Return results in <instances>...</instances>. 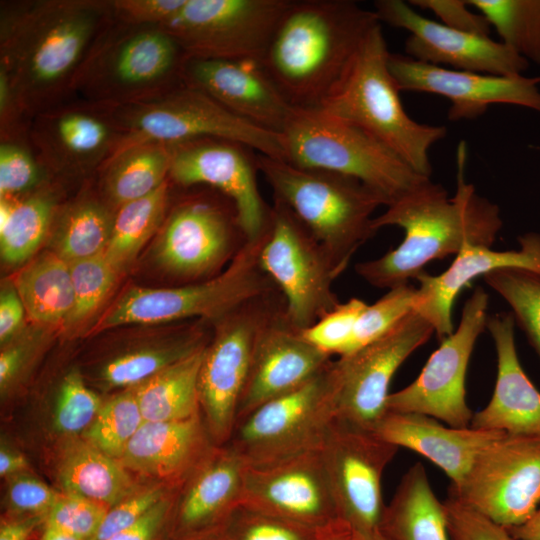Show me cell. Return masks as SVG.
Here are the masks:
<instances>
[{"label": "cell", "instance_id": "6da1fadb", "mask_svg": "<svg viewBox=\"0 0 540 540\" xmlns=\"http://www.w3.org/2000/svg\"><path fill=\"white\" fill-rule=\"evenodd\" d=\"M110 1L33 0L1 4L0 70L28 121L60 104L102 30Z\"/></svg>", "mask_w": 540, "mask_h": 540}, {"label": "cell", "instance_id": "7a4b0ae2", "mask_svg": "<svg viewBox=\"0 0 540 540\" xmlns=\"http://www.w3.org/2000/svg\"><path fill=\"white\" fill-rule=\"evenodd\" d=\"M467 156V144L462 140L456 151L453 197L429 179L374 217L376 232L398 226L405 235L397 248L355 265L362 279L374 287L390 289L416 279L429 262L456 256L466 245L492 246L503 224L500 211L467 183Z\"/></svg>", "mask_w": 540, "mask_h": 540}, {"label": "cell", "instance_id": "3957f363", "mask_svg": "<svg viewBox=\"0 0 540 540\" xmlns=\"http://www.w3.org/2000/svg\"><path fill=\"white\" fill-rule=\"evenodd\" d=\"M378 23L355 1L290 0L259 63L291 106L319 108Z\"/></svg>", "mask_w": 540, "mask_h": 540}, {"label": "cell", "instance_id": "277c9868", "mask_svg": "<svg viewBox=\"0 0 540 540\" xmlns=\"http://www.w3.org/2000/svg\"><path fill=\"white\" fill-rule=\"evenodd\" d=\"M390 52L381 24L364 38L345 75L319 109L372 135L418 174L431 178V147L447 129L420 123L405 111L389 70Z\"/></svg>", "mask_w": 540, "mask_h": 540}, {"label": "cell", "instance_id": "5b68a950", "mask_svg": "<svg viewBox=\"0 0 540 540\" xmlns=\"http://www.w3.org/2000/svg\"><path fill=\"white\" fill-rule=\"evenodd\" d=\"M258 169L274 199L286 204L325 249L337 271L376 231L384 201L362 182L331 171L304 169L258 153Z\"/></svg>", "mask_w": 540, "mask_h": 540}, {"label": "cell", "instance_id": "8992f818", "mask_svg": "<svg viewBox=\"0 0 540 540\" xmlns=\"http://www.w3.org/2000/svg\"><path fill=\"white\" fill-rule=\"evenodd\" d=\"M281 135L286 162L354 178L386 207L431 179L361 128L319 108L293 107Z\"/></svg>", "mask_w": 540, "mask_h": 540}, {"label": "cell", "instance_id": "52a82bcc", "mask_svg": "<svg viewBox=\"0 0 540 540\" xmlns=\"http://www.w3.org/2000/svg\"><path fill=\"white\" fill-rule=\"evenodd\" d=\"M186 53L160 27L112 20L98 35L71 87L85 102L122 104L183 84Z\"/></svg>", "mask_w": 540, "mask_h": 540}, {"label": "cell", "instance_id": "ba28073f", "mask_svg": "<svg viewBox=\"0 0 540 540\" xmlns=\"http://www.w3.org/2000/svg\"><path fill=\"white\" fill-rule=\"evenodd\" d=\"M93 105L106 114L121 134L111 157L141 143L176 144L198 138H220L243 143L259 154L285 161L281 134L253 125L184 83L141 100Z\"/></svg>", "mask_w": 540, "mask_h": 540}, {"label": "cell", "instance_id": "9c48e42d", "mask_svg": "<svg viewBox=\"0 0 540 540\" xmlns=\"http://www.w3.org/2000/svg\"><path fill=\"white\" fill-rule=\"evenodd\" d=\"M267 232L255 241H247L214 277L172 288H129L103 312L90 332L191 317L215 323L237 307L276 292L277 286L259 261Z\"/></svg>", "mask_w": 540, "mask_h": 540}, {"label": "cell", "instance_id": "30bf717a", "mask_svg": "<svg viewBox=\"0 0 540 540\" xmlns=\"http://www.w3.org/2000/svg\"><path fill=\"white\" fill-rule=\"evenodd\" d=\"M259 261L282 292L286 319L295 329L312 326L340 303L332 288L340 273L306 226L277 199Z\"/></svg>", "mask_w": 540, "mask_h": 540}, {"label": "cell", "instance_id": "8fae6325", "mask_svg": "<svg viewBox=\"0 0 540 540\" xmlns=\"http://www.w3.org/2000/svg\"><path fill=\"white\" fill-rule=\"evenodd\" d=\"M327 367L306 384L262 404L237 422L227 446L246 465L320 450L337 419Z\"/></svg>", "mask_w": 540, "mask_h": 540}, {"label": "cell", "instance_id": "7c38bea8", "mask_svg": "<svg viewBox=\"0 0 540 540\" xmlns=\"http://www.w3.org/2000/svg\"><path fill=\"white\" fill-rule=\"evenodd\" d=\"M275 293L253 299L214 323L215 335L205 347L198 391L205 426L215 443H227L235 427L257 336L281 306Z\"/></svg>", "mask_w": 540, "mask_h": 540}, {"label": "cell", "instance_id": "4fadbf2b", "mask_svg": "<svg viewBox=\"0 0 540 540\" xmlns=\"http://www.w3.org/2000/svg\"><path fill=\"white\" fill-rule=\"evenodd\" d=\"M449 493L505 528L521 525L540 506V435L504 433Z\"/></svg>", "mask_w": 540, "mask_h": 540}, {"label": "cell", "instance_id": "5bb4252c", "mask_svg": "<svg viewBox=\"0 0 540 540\" xmlns=\"http://www.w3.org/2000/svg\"><path fill=\"white\" fill-rule=\"evenodd\" d=\"M433 333L432 325L413 310L379 339L331 360L327 376L337 418L371 429L387 410L396 371Z\"/></svg>", "mask_w": 540, "mask_h": 540}, {"label": "cell", "instance_id": "9a60e30c", "mask_svg": "<svg viewBox=\"0 0 540 540\" xmlns=\"http://www.w3.org/2000/svg\"><path fill=\"white\" fill-rule=\"evenodd\" d=\"M290 0H186L160 27L188 57L259 61Z\"/></svg>", "mask_w": 540, "mask_h": 540}, {"label": "cell", "instance_id": "2e32d148", "mask_svg": "<svg viewBox=\"0 0 540 540\" xmlns=\"http://www.w3.org/2000/svg\"><path fill=\"white\" fill-rule=\"evenodd\" d=\"M488 303V294L477 287L464 304L457 329L441 340L412 383L390 393L386 411L418 413L452 427H470L474 414L466 402V372L487 324Z\"/></svg>", "mask_w": 540, "mask_h": 540}, {"label": "cell", "instance_id": "e0dca14e", "mask_svg": "<svg viewBox=\"0 0 540 540\" xmlns=\"http://www.w3.org/2000/svg\"><path fill=\"white\" fill-rule=\"evenodd\" d=\"M398 450L369 428L334 421L320 453L339 519L354 532L379 529L382 477Z\"/></svg>", "mask_w": 540, "mask_h": 540}, {"label": "cell", "instance_id": "ac0fdd59", "mask_svg": "<svg viewBox=\"0 0 540 540\" xmlns=\"http://www.w3.org/2000/svg\"><path fill=\"white\" fill-rule=\"evenodd\" d=\"M159 231L157 262L185 279L218 275L247 242L232 202L201 197L179 203Z\"/></svg>", "mask_w": 540, "mask_h": 540}, {"label": "cell", "instance_id": "d6986e66", "mask_svg": "<svg viewBox=\"0 0 540 540\" xmlns=\"http://www.w3.org/2000/svg\"><path fill=\"white\" fill-rule=\"evenodd\" d=\"M254 151L228 139H192L173 144L169 171V178L181 187L205 184L230 199L247 241L261 238L271 218V207L258 189Z\"/></svg>", "mask_w": 540, "mask_h": 540}, {"label": "cell", "instance_id": "ffe728a7", "mask_svg": "<svg viewBox=\"0 0 540 540\" xmlns=\"http://www.w3.org/2000/svg\"><path fill=\"white\" fill-rule=\"evenodd\" d=\"M380 22L409 32L406 55L414 60L451 69L493 75H521L529 61L489 36L449 28L431 20L402 0H377Z\"/></svg>", "mask_w": 540, "mask_h": 540}, {"label": "cell", "instance_id": "44dd1931", "mask_svg": "<svg viewBox=\"0 0 540 540\" xmlns=\"http://www.w3.org/2000/svg\"><path fill=\"white\" fill-rule=\"evenodd\" d=\"M240 504L317 530L339 520L320 450L246 465Z\"/></svg>", "mask_w": 540, "mask_h": 540}, {"label": "cell", "instance_id": "7402d4cb", "mask_svg": "<svg viewBox=\"0 0 540 540\" xmlns=\"http://www.w3.org/2000/svg\"><path fill=\"white\" fill-rule=\"evenodd\" d=\"M389 70L400 91L443 96L450 121L475 119L493 104L523 106L540 113V76L493 75L445 68L390 53Z\"/></svg>", "mask_w": 540, "mask_h": 540}, {"label": "cell", "instance_id": "603a6c76", "mask_svg": "<svg viewBox=\"0 0 540 540\" xmlns=\"http://www.w3.org/2000/svg\"><path fill=\"white\" fill-rule=\"evenodd\" d=\"M27 136L45 169L69 176L101 169L114 154L121 134L93 104H58L36 113Z\"/></svg>", "mask_w": 540, "mask_h": 540}, {"label": "cell", "instance_id": "cb8c5ba5", "mask_svg": "<svg viewBox=\"0 0 540 540\" xmlns=\"http://www.w3.org/2000/svg\"><path fill=\"white\" fill-rule=\"evenodd\" d=\"M330 361V356L308 342L288 322L283 304L271 314L257 336L236 423L262 404L306 384Z\"/></svg>", "mask_w": 540, "mask_h": 540}, {"label": "cell", "instance_id": "d4e9b609", "mask_svg": "<svg viewBox=\"0 0 540 540\" xmlns=\"http://www.w3.org/2000/svg\"><path fill=\"white\" fill-rule=\"evenodd\" d=\"M182 81L240 118L277 134H282L293 110L256 60L187 57Z\"/></svg>", "mask_w": 540, "mask_h": 540}, {"label": "cell", "instance_id": "484cf974", "mask_svg": "<svg viewBox=\"0 0 540 540\" xmlns=\"http://www.w3.org/2000/svg\"><path fill=\"white\" fill-rule=\"evenodd\" d=\"M519 250L496 251L491 247L466 245L441 274L422 273L414 311L433 327L442 340L452 334V307L460 291L472 280L500 269H521L540 275V235L528 233L518 238Z\"/></svg>", "mask_w": 540, "mask_h": 540}, {"label": "cell", "instance_id": "4316f807", "mask_svg": "<svg viewBox=\"0 0 540 540\" xmlns=\"http://www.w3.org/2000/svg\"><path fill=\"white\" fill-rule=\"evenodd\" d=\"M511 313L490 316L486 327L497 354V377L489 403L473 415L470 427L509 434L540 435V391L519 361Z\"/></svg>", "mask_w": 540, "mask_h": 540}, {"label": "cell", "instance_id": "83f0119b", "mask_svg": "<svg viewBox=\"0 0 540 540\" xmlns=\"http://www.w3.org/2000/svg\"><path fill=\"white\" fill-rule=\"evenodd\" d=\"M383 440L411 449L438 466L452 481L461 484L478 454L505 432L457 428L418 413L386 411L371 427Z\"/></svg>", "mask_w": 540, "mask_h": 540}, {"label": "cell", "instance_id": "f1b7e54d", "mask_svg": "<svg viewBox=\"0 0 540 540\" xmlns=\"http://www.w3.org/2000/svg\"><path fill=\"white\" fill-rule=\"evenodd\" d=\"M245 467L228 446L197 465L172 519L171 535L221 526L241 503Z\"/></svg>", "mask_w": 540, "mask_h": 540}, {"label": "cell", "instance_id": "f546056e", "mask_svg": "<svg viewBox=\"0 0 540 540\" xmlns=\"http://www.w3.org/2000/svg\"><path fill=\"white\" fill-rule=\"evenodd\" d=\"M204 448L199 414L177 421H144L119 460L141 472L175 476L195 468Z\"/></svg>", "mask_w": 540, "mask_h": 540}, {"label": "cell", "instance_id": "4dcf8cb0", "mask_svg": "<svg viewBox=\"0 0 540 540\" xmlns=\"http://www.w3.org/2000/svg\"><path fill=\"white\" fill-rule=\"evenodd\" d=\"M379 529L391 540H450L443 502L435 496L421 463L403 475L385 505Z\"/></svg>", "mask_w": 540, "mask_h": 540}, {"label": "cell", "instance_id": "1f68e13d", "mask_svg": "<svg viewBox=\"0 0 540 540\" xmlns=\"http://www.w3.org/2000/svg\"><path fill=\"white\" fill-rule=\"evenodd\" d=\"M25 311L43 326L64 325L74 303L70 264L56 252H45L11 280Z\"/></svg>", "mask_w": 540, "mask_h": 540}, {"label": "cell", "instance_id": "d6a6232c", "mask_svg": "<svg viewBox=\"0 0 540 540\" xmlns=\"http://www.w3.org/2000/svg\"><path fill=\"white\" fill-rule=\"evenodd\" d=\"M173 144L147 142L111 157L101 168L105 201L115 210L158 189L169 177Z\"/></svg>", "mask_w": 540, "mask_h": 540}, {"label": "cell", "instance_id": "836d02e7", "mask_svg": "<svg viewBox=\"0 0 540 540\" xmlns=\"http://www.w3.org/2000/svg\"><path fill=\"white\" fill-rule=\"evenodd\" d=\"M58 473L66 494L109 508L133 493L131 479L122 465L88 442L73 443L66 448Z\"/></svg>", "mask_w": 540, "mask_h": 540}, {"label": "cell", "instance_id": "e575fe53", "mask_svg": "<svg viewBox=\"0 0 540 540\" xmlns=\"http://www.w3.org/2000/svg\"><path fill=\"white\" fill-rule=\"evenodd\" d=\"M205 347L170 365L134 391L144 421H177L199 413V372Z\"/></svg>", "mask_w": 540, "mask_h": 540}, {"label": "cell", "instance_id": "d590c367", "mask_svg": "<svg viewBox=\"0 0 540 540\" xmlns=\"http://www.w3.org/2000/svg\"><path fill=\"white\" fill-rule=\"evenodd\" d=\"M57 213L55 195L37 190L17 200L1 199L0 253L6 264L18 265L37 251L47 237Z\"/></svg>", "mask_w": 540, "mask_h": 540}, {"label": "cell", "instance_id": "8d00e7d4", "mask_svg": "<svg viewBox=\"0 0 540 540\" xmlns=\"http://www.w3.org/2000/svg\"><path fill=\"white\" fill-rule=\"evenodd\" d=\"M116 211L106 201L81 197L58 217L54 252L68 263L92 258L105 252Z\"/></svg>", "mask_w": 540, "mask_h": 540}, {"label": "cell", "instance_id": "74e56055", "mask_svg": "<svg viewBox=\"0 0 540 540\" xmlns=\"http://www.w3.org/2000/svg\"><path fill=\"white\" fill-rule=\"evenodd\" d=\"M168 192L169 183L166 181L149 195L116 209L104 255L120 273L134 261L156 231L161 229L165 221Z\"/></svg>", "mask_w": 540, "mask_h": 540}, {"label": "cell", "instance_id": "f35d334b", "mask_svg": "<svg viewBox=\"0 0 540 540\" xmlns=\"http://www.w3.org/2000/svg\"><path fill=\"white\" fill-rule=\"evenodd\" d=\"M205 345L201 326L189 325L157 348L135 350L111 360L103 367L101 378L109 387L138 386Z\"/></svg>", "mask_w": 540, "mask_h": 540}, {"label": "cell", "instance_id": "ab89813d", "mask_svg": "<svg viewBox=\"0 0 540 540\" xmlns=\"http://www.w3.org/2000/svg\"><path fill=\"white\" fill-rule=\"evenodd\" d=\"M494 27L501 42L540 64V0H467Z\"/></svg>", "mask_w": 540, "mask_h": 540}, {"label": "cell", "instance_id": "60d3db41", "mask_svg": "<svg viewBox=\"0 0 540 540\" xmlns=\"http://www.w3.org/2000/svg\"><path fill=\"white\" fill-rule=\"evenodd\" d=\"M483 279L510 305L514 319L540 358V275L521 269H500Z\"/></svg>", "mask_w": 540, "mask_h": 540}, {"label": "cell", "instance_id": "b9f144b4", "mask_svg": "<svg viewBox=\"0 0 540 540\" xmlns=\"http://www.w3.org/2000/svg\"><path fill=\"white\" fill-rule=\"evenodd\" d=\"M143 422L135 392H125L102 405L84 435L86 442L119 459Z\"/></svg>", "mask_w": 540, "mask_h": 540}, {"label": "cell", "instance_id": "7bdbcfd3", "mask_svg": "<svg viewBox=\"0 0 540 540\" xmlns=\"http://www.w3.org/2000/svg\"><path fill=\"white\" fill-rule=\"evenodd\" d=\"M69 264L74 303L63 326L73 329L84 324L98 310L114 287L120 272L104 253Z\"/></svg>", "mask_w": 540, "mask_h": 540}, {"label": "cell", "instance_id": "ee69618b", "mask_svg": "<svg viewBox=\"0 0 540 540\" xmlns=\"http://www.w3.org/2000/svg\"><path fill=\"white\" fill-rule=\"evenodd\" d=\"M317 535V529L242 504L221 528V540H317Z\"/></svg>", "mask_w": 540, "mask_h": 540}, {"label": "cell", "instance_id": "f6af8a7d", "mask_svg": "<svg viewBox=\"0 0 540 540\" xmlns=\"http://www.w3.org/2000/svg\"><path fill=\"white\" fill-rule=\"evenodd\" d=\"M417 289L407 284L390 288L372 305H367L355 325L347 354L379 339L414 310ZM345 354V355H347Z\"/></svg>", "mask_w": 540, "mask_h": 540}, {"label": "cell", "instance_id": "bcb514c9", "mask_svg": "<svg viewBox=\"0 0 540 540\" xmlns=\"http://www.w3.org/2000/svg\"><path fill=\"white\" fill-rule=\"evenodd\" d=\"M367 305L355 297L340 302L312 326L300 332L326 355L343 356L348 352L357 320Z\"/></svg>", "mask_w": 540, "mask_h": 540}, {"label": "cell", "instance_id": "7dc6e473", "mask_svg": "<svg viewBox=\"0 0 540 540\" xmlns=\"http://www.w3.org/2000/svg\"><path fill=\"white\" fill-rule=\"evenodd\" d=\"M102 405L99 397L86 387L80 374L72 371L60 385L54 412L55 426L66 434L86 430Z\"/></svg>", "mask_w": 540, "mask_h": 540}, {"label": "cell", "instance_id": "c3c4849f", "mask_svg": "<svg viewBox=\"0 0 540 540\" xmlns=\"http://www.w3.org/2000/svg\"><path fill=\"white\" fill-rule=\"evenodd\" d=\"M22 138L1 140L0 198L11 199L38 187L43 178L42 166Z\"/></svg>", "mask_w": 540, "mask_h": 540}, {"label": "cell", "instance_id": "681fc988", "mask_svg": "<svg viewBox=\"0 0 540 540\" xmlns=\"http://www.w3.org/2000/svg\"><path fill=\"white\" fill-rule=\"evenodd\" d=\"M108 509L87 498L65 494L58 496L45 517L44 525L79 540H91Z\"/></svg>", "mask_w": 540, "mask_h": 540}, {"label": "cell", "instance_id": "f907efd6", "mask_svg": "<svg viewBox=\"0 0 540 540\" xmlns=\"http://www.w3.org/2000/svg\"><path fill=\"white\" fill-rule=\"evenodd\" d=\"M450 540H514L507 528L495 523L449 493L443 501Z\"/></svg>", "mask_w": 540, "mask_h": 540}, {"label": "cell", "instance_id": "816d5d0a", "mask_svg": "<svg viewBox=\"0 0 540 540\" xmlns=\"http://www.w3.org/2000/svg\"><path fill=\"white\" fill-rule=\"evenodd\" d=\"M186 0H112L113 20L136 26L162 27L182 9Z\"/></svg>", "mask_w": 540, "mask_h": 540}, {"label": "cell", "instance_id": "f5cc1de1", "mask_svg": "<svg viewBox=\"0 0 540 540\" xmlns=\"http://www.w3.org/2000/svg\"><path fill=\"white\" fill-rule=\"evenodd\" d=\"M164 497L161 489H150L131 495L110 507L91 540H107L127 529L135 524Z\"/></svg>", "mask_w": 540, "mask_h": 540}, {"label": "cell", "instance_id": "db71d44e", "mask_svg": "<svg viewBox=\"0 0 540 540\" xmlns=\"http://www.w3.org/2000/svg\"><path fill=\"white\" fill-rule=\"evenodd\" d=\"M412 7L433 12L443 25L478 35L489 36L491 25L479 12H473L463 0H410Z\"/></svg>", "mask_w": 540, "mask_h": 540}, {"label": "cell", "instance_id": "11a10c76", "mask_svg": "<svg viewBox=\"0 0 540 540\" xmlns=\"http://www.w3.org/2000/svg\"><path fill=\"white\" fill-rule=\"evenodd\" d=\"M58 496L46 484L29 476L16 477L10 482L7 491L9 506L29 517L45 518Z\"/></svg>", "mask_w": 540, "mask_h": 540}, {"label": "cell", "instance_id": "9f6ffc18", "mask_svg": "<svg viewBox=\"0 0 540 540\" xmlns=\"http://www.w3.org/2000/svg\"><path fill=\"white\" fill-rule=\"evenodd\" d=\"M172 501L164 497L135 524L107 540H161L171 532Z\"/></svg>", "mask_w": 540, "mask_h": 540}, {"label": "cell", "instance_id": "6f0895ef", "mask_svg": "<svg viewBox=\"0 0 540 540\" xmlns=\"http://www.w3.org/2000/svg\"><path fill=\"white\" fill-rule=\"evenodd\" d=\"M25 307L12 283L2 286L0 294V341L12 340L20 333L24 323Z\"/></svg>", "mask_w": 540, "mask_h": 540}, {"label": "cell", "instance_id": "680465c9", "mask_svg": "<svg viewBox=\"0 0 540 540\" xmlns=\"http://www.w3.org/2000/svg\"><path fill=\"white\" fill-rule=\"evenodd\" d=\"M25 355L24 345H13L0 354V387L4 390L19 370Z\"/></svg>", "mask_w": 540, "mask_h": 540}, {"label": "cell", "instance_id": "91938a15", "mask_svg": "<svg viewBox=\"0 0 540 540\" xmlns=\"http://www.w3.org/2000/svg\"><path fill=\"white\" fill-rule=\"evenodd\" d=\"M44 517L33 516L5 521L1 524L0 540H28L34 528Z\"/></svg>", "mask_w": 540, "mask_h": 540}, {"label": "cell", "instance_id": "94428289", "mask_svg": "<svg viewBox=\"0 0 540 540\" xmlns=\"http://www.w3.org/2000/svg\"><path fill=\"white\" fill-rule=\"evenodd\" d=\"M507 529L514 540H540V506L524 523Z\"/></svg>", "mask_w": 540, "mask_h": 540}, {"label": "cell", "instance_id": "6125c7cd", "mask_svg": "<svg viewBox=\"0 0 540 540\" xmlns=\"http://www.w3.org/2000/svg\"><path fill=\"white\" fill-rule=\"evenodd\" d=\"M27 461L19 453L2 447L0 451V474L1 476L11 475L26 468Z\"/></svg>", "mask_w": 540, "mask_h": 540}, {"label": "cell", "instance_id": "be15d7a7", "mask_svg": "<svg viewBox=\"0 0 540 540\" xmlns=\"http://www.w3.org/2000/svg\"><path fill=\"white\" fill-rule=\"evenodd\" d=\"M353 530L341 519L318 529L317 540H351Z\"/></svg>", "mask_w": 540, "mask_h": 540}, {"label": "cell", "instance_id": "e7e4bbea", "mask_svg": "<svg viewBox=\"0 0 540 540\" xmlns=\"http://www.w3.org/2000/svg\"><path fill=\"white\" fill-rule=\"evenodd\" d=\"M222 525L219 527L202 530L174 538L175 540H221Z\"/></svg>", "mask_w": 540, "mask_h": 540}, {"label": "cell", "instance_id": "03108f58", "mask_svg": "<svg viewBox=\"0 0 540 540\" xmlns=\"http://www.w3.org/2000/svg\"><path fill=\"white\" fill-rule=\"evenodd\" d=\"M40 540H79L69 534L44 525Z\"/></svg>", "mask_w": 540, "mask_h": 540}, {"label": "cell", "instance_id": "003e7915", "mask_svg": "<svg viewBox=\"0 0 540 540\" xmlns=\"http://www.w3.org/2000/svg\"><path fill=\"white\" fill-rule=\"evenodd\" d=\"M351 540H391L380 529H376L371 532H354Z\"/></svg>", "mask_w": 540, "mask_h": 540}]
</instances>
